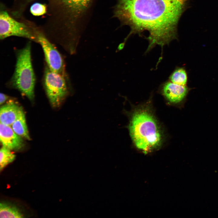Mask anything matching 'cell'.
Segmentation results:
<instances>
[{
    "label": "cell",
    "instance_id": "obj_11",
    "mask_svg": "<svg viewBox=\"0 0 218 218\" xmlns=\"http://www.w3.org/2000/svg\"><path fill=\"white\" fill-rule=\"evenodd\" d=\"M11 126L14 131L18 135L26 139L30 140L25 115L23 110Z\"/></svg>",
    "mask_w": 218,
    "mask_h": 218
},
{
    "label": "cell",
    "instance_id": "obj_9",
    "mask_svg": "<svg viewBox=\"0 0 218 218\" xmlns=\"http://www.w3.org/2000/svg\"><path fill=\"white\" fill-rule=\"evenodd\" d=\"M0 140L3 146L11 150H19L23 147L22 137L17 134L11 126L0 123Z\"/></svg>",
    "mask_w": 218,
    "mask_h": 218
},
{
    "label": "cell",
    "instance_id": "obj_6",
    "mask_svg": "<svg viewBox=\"0 0 218 218\" xmlns=\"http://www.w3.org/2000/svg\"><path fill=\"white\" fill-rule=\"evenodd\" d=\"M43 83L51 104L54 107H58L68 94L66 77L52 71L47 65Z\"/></svg>",
    "mask_w": 218,
    "mask_h": 218
},
{
    "label": "cell",
    "instance_id": "obj_5",
    "mask_svg": "<svg viewBox=\"0 0 218 218\" xmlns=\"http://www.w3.org/2000/svg\"><path fill=\"white\" fill-rule=\"evenodd\" d=\"M38 29L25 23L17 21L6 11L0 13V39L11 36L25 38L37 42Z\"/></svg>",
    "mask_w": 218,
    "mask_h": 218
},
{
    "label": "cell",
    "instance_id": "obj_12",
    "mask_svg": "<svg viewBox=\"0 0 218 218\" xmlns=\"http://www.w3.org/2000/svg\"><path fill=\"white\" fill-rule=\"evenodd\" d=\"M23 215L16 207L6 203L0 204V217L20 218Z\"/></svg>",
    "mask_w": 218,
    "mask_h": 218
},
{
    "label": "cell",
    "instance_id": "obj_16",
    "mask_svg": "<svg viewBox=\"0 0 218 218\" xmlns=\"http://www.w3.org/2000/svg\"><path fill=\"white\" fill-rule=\"evenodd\" d=\"M9 97L6 94L1 93L0 94V104L2 105L4 103L8 98Z\"/></svg>",
    "mask_w": 218,
    "mask_h": 218
},
{
    "label": "cell",
    "instance_id": "obj_7",
    "mask_svg": "<svg viewBox=\"0 0 218 218\" xmlns=\"http://www.w3.org/2000/svg\"><path fill=\"white\" fill-rule=\"evenodd\" d=\"M37 35V42L43 50L47 66L52 71L66 77L64 64L60 53L42 31L38 30Z\"/></svg>",
    "mask_w": 218,
    "mask_h": 218
},
{
    "label": "cell",
    "instance_id": "obj_13",
    "mask_svg": "<svg viewBox=\"0 0 218 218\" xmlns=\"http://www.w3.org/2000/svg\"><path fill=\"white\" fill-rule=\"evenodd\" d=\"M169 79V81L175 84L186 85L187 76L186 70L183 67L176 68L170 75Z\"/></svg>",
    "mask_w": 218,
    "mask_h": 218
},
{
    "label": "cell",
    "instance_id": "obj_8",
    "mask_svg": "<svg viewBox=\"0 0 218 218\" xmlns=\"http://www.w3.org/2000/svg\"><path fill=\"white\" fill-rule=\"evenodd\" d=\"M160 89L165 99L169 102L175 104L183 102L190 90L186 85L177 84L169 80L163 83Z\"/></svg>",
    "mask_w": 218,
    "mask_h": 218
},
{
    "label": "cell",
    "instance_id": "obj_14",
    "mask_svg": "<svg viewBox=\"0 0 218 218\" xmlns=\"http://www.w3.org/2000/svg\"><path fill=\"white\" fill-rule=\"evenodd\" d=\"M15 158V155L11 151V150L2 146L0 150V170L13 161Z\"/></svg>",
    "mask_w": 218,
    "mask_h": 218
},
{
    "label": "cell",
    "instance_id": "obj_10",
    "mask_svg": "<svg viewBox=\"0 0 218 218\" xmlns=\"http://www.w3.org/2000/svg\"><path fill=\"white\" fill-rule=\"evenodd\" d=\"M21 107L13 103L4 105L0 108V123L11 126L22 110Z\"/></svg>",
    "mask_w": 218,
    "mask_h": 218
},
{
    "label": "cell",
    "instance_id": "obj_3",
    "mask_svg": "<svg viewBox=\"0 0 218 218\" xmlns=\"http://www.w3.org/2000/svg\"><path fill=\"white\" fill-rule=\"evenodd\" d=\"M35 78L31 56V45L28 43L18 51L14 72L9 85L18 90L29 100L34 97Z\"/></svg>",
    "mask_w": 218,
    "mask_h": 218
},
{
    "label": "cell",
    "instance_id": "obj_2",
    "mask_svg": "<svg viewBox=\"0 0 218 218\" xmlns=\"http://www.w3.org/2000/svg\"><path fill=\"white\" fill-rule=\"evenodd\" d=\"M136 108L131 113L128 125L130 136L135 147L145 153L160 147L163 133L150 104Z\"/></svg>",
    "mask_w": 218,
    "mask_h": 218
},
{
    "label": "cell",
    "instance_id": "obj_1",
    "mask_svg": "<svg viewBox=\"0 0 218 218\" xmlns=\"http://www.w3.org/2000/svg\"><path fill=\"white\" fill-rule=\"evenodd\" d=\"M190 0H118L114 16L130 27L132 34L149 32L146 53L156 45L162 48L177 38V26Z\"/></svg>",
    "mask_w": 218,
    "mask_h": 218
},
{
    "label": "cell",
    "instance_id": "obj_15",
    "mask_svg": "<svg viewBox=\"0 0 218 218\" xmlns=\"http://www.w3.org/2000/svg\"><path fill=\"white\" fill-rule=\"evenodd\" d=\"M46 5L38 2L33 4L30 8V11L34 16H41L45 14L47 10Z\"/></svg>",
    "mask_w": 218,
    "mask_h": 218
},
{
    "label": "cell",
    "instance_id": "obj_4",
    "mask_svg": "<svg viewBox=\"0 0 218 218\" xmlns=\"http://www.w3.org/2000/svg\"><path fill=\"white\" fill-rule=\"evenodd\" d=\"M48 11L54 19L68 24L88 8L92 0H46Z\"/></svg>",
    "mask_w": 218,
    "mask_h": 218
}]
</instances>
